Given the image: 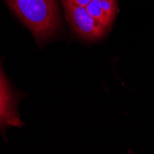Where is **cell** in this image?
I'll return each instance as SVG.
<instances>
[{
  "label": "cell",
  "instance_id": "obj_5",
  "mask_svg": "<svg viewBox=\"0 0 154 154\" xmlns=\"http://www.w3.org/2000/svg\"><path fill=\"white\" fill-rule=\"evenodd\" d=\"M75 3H77L78 5L83 6V7H86V5L91 1V0H72Z\"/></svg>",
  "mask_w": 154,
  "mask_h": 154
},
{
  "label": "cell",
  "instance_id": "obj_4",
  "mask_svg": "<svg viewBox=\"0 0 154 154\" xmlns=\"http://www.w3.org/2000/svg\"><path fill=\"white\" fill-rule=\"evenodd\" d=\"M91 15L106 29L111 26L118 12L116 0H91L86 5Z\"/></svg>",
  "mask_w": 154,
  "mask_h": 154
},
{
  "label": "cell",
  "instance_id": "obj_3",
  "mask_svg": "<svg viewBox=\"0 0 154 154\" xmlns=\"http://www.w3.org/2000/svg\"><path fill=\"white\" fill-rule=\"evenodd\" d=\"M22 127L23 122L17 114L15 101L2 73H0V127Z\"/></svg>",
  "mask_w": 154,
  "mask_h": 154
},
{
  "label": "cell",
  "instance_id": "obj_1",
  "mask_svg": "<svg viewBox=\"0 0 154 154\" xmlns=\"http://www.w3.org/2000/svg\"><path fill=\"white\" fill-rule=\"evenodd\" d=\"M36 40L52 37L60 26L57 0H6Z\"/></svg>",
  "mask_w": 154,
  "mask_h": 154
},
{
  "label": "cell",
  "instance_id": "obj_2",
  "mask_svg": "<svg viewBox=\"0 0 154 154\" xmlns=\"http://www.w3.org/2000/svg\"><path fill=\"white\" fill-rule=\"evenodd\" d=\"M62 4L69 25L79 36L94 41L105 35L107 29L91 15L86 7L78 5L72 0H62Z\"/></svg>",
  "mask_w": 154,
  "mask_h": 154
},
{
  "label": "cell",
  "instance_id": "obj_6",
  "mask_svg": "<svg viewBox=\"0 0 154 154\" xmlns=\"http://www.w3.org/2000/svg\"><path fill=\"white\" fill-rule=\"evenodd\" d=\"M0 73H1V70H0Z\"/></svg>",
  "mask_w": 154,
  "mask_h": 154
}]
</instances>
